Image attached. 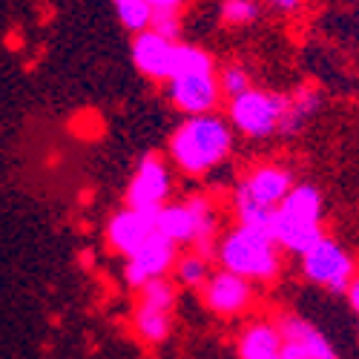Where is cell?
I'll return each mask as SVG.
<instances>
[{"instance_id": "obj_1", "label": "cell", "mask_w": 359, "mask_h": 359, "mask_svg": "<svg viewBox=\"0 0 359 359\" xmlns=\"http://www.w3.org/2000/svg\"><path fill=\"white\" fill-rule=\"evenodd\" d=\"M233 127L219 112L184 118L170 135V161L184 175H207L233 153Z\"/></svg>"}, {"instance_id": "obj_2", "label": "cell", "mask_w": 359, "mask_h": 359, "mask_svg": "<svg viewBox=\"0 0 359 359\" xmlns=\"http://www.w3.org/2000/svg\"><path fill=\"white\" fill-rule=\"evenodd\" d=\"M216 262L224 271L253 285H267L282 273V248L276 245L271 230L236 224L227 233H222Z\"/></svg>"}, {"instance_id": "obj_3", "label": "cell", "mask_w": 359, "mask_h": 359, "mask_svg": "<svg viewBox=\"0 0 359 359\" xmlns=\"http://www.w3.org/2000/svg\"><path fill=\"white\" fill-rule=\"evenodd\" d=\"M296 187L293 170L276 161H264L250 167L233 187V213L236 224H250L271 230V222L279 204Z\"/></svg>"}, {"instance_id": "obj_4", "label": "cell", "mask_w": 359, "mask_h": 359, "mask_svg": "<svg viewBox=\"0 0 359 359\" xmlns=\"http://www.w3.org/2000/svg\"><path fill=\"white\" fill-rule=\"evenodd\" d=\"M271 236L285 253L302 256L325 238V201L316 184L302 182L287 193L271 222Z\"/></svg>"}, {"instance_id": "obj_5", "label": "cell", "mask_w": 359, "mask_h": 359, "mask_svg": "<svg viewBox=\"0 0 359 359\" xmlns=\"http://www.w3.org/2000/svg\"><path fill=\"white\" fill-rule=\"evenodd\" d=\"M285 109H287V93L250 86L248 93L227 101V121L245 138L262 141V138L279 135Z\"/></svg>"}, {"instance_id": "obj_6", "label": "cell", "mask_w": 359, "mask_h": 359, "mask_svg": "<svg viewBox=\"0 0 359 359\" xmlns=\"http://www.w3.org/2000/svg\"><path fill=\"white\" fill-rule=\"evenodd\" d=\"M299 267H302V276L311 285L331 290V293H345L351 287V282L356 279L353 253L348 248H342L331 236H325L308 253L299 256Z\"/></svg>"}, {"instance_id": "obj_7", "label": "cell", "mask_w": 359, "mask_h": 359, "mask_svg": "<svg viewBox=\"0 0 359 359\" xmlns=\"http://www.w3.org/2000/svg\"><path fill=\"white\" fill-rule=\"evenodd\" d=\"M170 196H172V170H170V161L158 153H147L130 184H127V207H135V210H147V213H158L164 204H170Z\"/></svg>"}, {"instance_id": "obj_8", "label": "cell", "mask_w": 359, "mask_h": 359, "mask_svg": "<svg viewBox=\"0 0 359 359\" xmlns=\"http://www.w3.org/2000/svg\"><path fill=\"white\" fill-rule=\"evenodd\" d=\"M164 93L167 101L184 112L187 118L193 115H210L216 112L222 95V86H219V72H196V75H178L170 83H164Z\"/></svg>"}, {"instance_id": "obj_9", "label": "cell", "mask_w": 359, "mask_h": 359, "mask_svg": "<svg viewBox=\"0 0 359 359\" xmlns=\"http://www.w3.org/2000/svg\"><path fill=\"white\" fill-rule=\"evenodd\" d=\"M201 302L216 316H227V319L242 316L256 302V285L224 271V267H219V271L210 273L207 285L201 287Z\"/></svg>"}, {"instance_id": "obj_10", "label": "cell", "mask_w": 359, "mask_h": 359, "mask_svg": "<svg viewBox=\"0 0 359 359\" xmlns=\"http://www.w3.org/2000/svg\"><path fill=\"white\" fill-rule=\"evenodd\" d=\"M175 262H178V245H172L170 238H164L161 233H153L127 259L124 279H127L130 287L141 290L147 282H153V279H167V273L175 271Z\"/></svg>"}, {"instance_id": "obj_11", "label": "cell", "mask_w": 359, "mask_h": 359, "mask_svg": "<svg viewBox=\"0 0 359 359\" xmlns=\"http://www.w3.org/2000/svg\"><path fill=\"white\" fill-rule=\"evenodd\" d=\"M133 64L135 69L156 81V83H170L172 75H175V52H178V41H170V38H161L156 32H138L133 35Z\"/></svg>"}, {"instance_id": "obj_12", "label": "cell", "mask_w": 359, "mask_h": 359, "mask_svg": "<svg viewBox=\"0 0 359 359\" xmlns=\"http://www.w3.org/2000/svg\"><path fill=\"white\" fill-rule=\"evenodd\" d=\"M153 233H156V213L135 210V207L124 204L121 210H115L107 222V245L118 256L130 259Z\"/></svg>"}, {"instance_id": "obj_13", "label": "cell", "mask_w": 359, "mask_h": 359, "mask_svg": "<svg viewBox=\"0 0 359 359\" xmlns=\"http://www.w3.org/2000/svg\"><path fill=\"white\" fill-rule=\"evenodd\" d=\"M285 339L276 319H256L245 325V331L236 339V356L238 359H276Z\"/></svg>"}, {"instance_id": "obj_14", "label": "cell", "mask_w": 359, "mask_h": 359, "mask_svg": "<svg viewBox=\"0 0 359 359\" xmlns=\"http://www.w3.org/2000/svg\"><path fill=\"white\" fill-rule=\"evenodd\" d=\"M276 322H279L282 339L302 345L311 353V359H339L334 342L327 339L313 322L302 319L299 313H282V316H276Z\"/></svg>"}, {"instance_id": "obj_15", "label": "cell", "mask_w": 359, "mask_h": 359, "mask_svg": "<svg viewBox=\"0 0 359 359\" xmlns=\"http://www.w3.org/2000/svg\"><path fill=\"white\" fill-rule=\"evenodd\" d=\"M156 233H161L164 238H170L172 245H190L196 242V213L193 207L184 201H170L156 213Z\"/></svg>"}, {"instance_id": "obj_16", "label": "cell", "mask_w": 359, "mask_h": 359, "mask_svg": "<svg viewBox=\"0 0 359 359\" xmlns=\"http://www.w3.org/2000/svg\"><path fill=\"white\" fill-rule=\"evenodd\" d=\"M322 107V95L316 86H296L293 93H287V109L282 118V130L279 135H296L308 127V121L319 112Z\"/></svg>"}, {"instance_id": "obj_17", "label": "cell", "mask_w": 359, "mask_h": 359, "mask_svg": "<svg viewBox=\"0 0 359 359\" xmlns=\"http://www.w3.org/2000/svg\"><path fill=\"white\" fill-rule=\"evenodd\" d=\"M133 327H135V334H138L141 342L158 345V342H164L172 334V313L138 302V308L133 313Z\"/></svg>"}, {"instance_id": "obj_18", "label": "cell", "mask_w": 359, "mask_h": 359, "mask_svg": "<svg viewBox=\"0 0 359 359\" xmlns=\"http://www.w3.org/2000/svg\"><path fill=\"white\" fill-rule=\"evenodd\" d=\"M175 282L182 285V287H190V290H201L207 285V279H210V259H204L198 253H184V256H178L175 262Z\"/></svg>"}, {"instance_id": "obj_19", "label": "cell", "mask_w": 359, "mask_h": 359, "mask_svg": "<svg viewBox=\"0 0 359 359\" xmlns=\"http://www.w3.org/2000/svg\"><path fill=\"white\" fill-rule=\"evenodd\" d=\"M112 4H115V12H118L121 26L130 29L133 35L147 32V29H149V20H153V6H149L147 0H112Z\"/></svg>"}, {"instance_id": "obj_20", "label": "cell", "mask_w": 359, "mask_h": 359, "mask_svg": "<svg viewBox=\"0 0 359 359\" xmlns=\"http://www.w3.org/2000/svg\"><path fill=\"white\" fill-rule=\"evenodd\" d=\"M175 282L170 279H153V282H147L141 290H138V302L141 305H149V308H158V311H170L175 308Z\"/></svg>"}, {"instance_id": "obj_21", "label": "cell", "mask_w": 359, "mask_h": 359, "mask_svg": "<svg viewBox=\"0 0 359 359\" xmlns=\"http://www.w3.org/2000/svg\"><path fill=\"white\" fill-rule=\"evenodd\" d=\"M219 86H222V95L230 101V98H238L242 93L253 86L250 83V72L242 67V64H227L219 69Z\"/></svg>"}, {"instance_id": "obj_22", "label": "cell", "mask_w": 359, "mask_h": 359, "mask_svg": "<svg viewBox=\"0 0 359 359\" xmlns=\"http://www.w3.org/2000/svg\"><path fill=\"white\" fill-rule=\"evenodd\" d=\"M259 18L256 0H224L222 4V20L227 26H248Z\"/></svg>"}, {"instance_id": "obj_23", "label": "cell", "mask_w": 359, "mask_h": 359, "mask_svg": "<svg viewBox=\"0 0 359 359\" xmlns=\"http://www.w3.org/2000/svg\"><path fill=\"white\" fill-rule=\"evenodd\" d=\"M149 32L170 38V41H178V35H182V12H153Z\"/></svg>"}, {"instance_id": "obj_24", "label": "cell", "mask_w": 359, "mask_h": 359, "mask_svg": "<svg viewBox=\"0 0 359 359\" xmlns=\"http://www.w3.org/2000/svg\"><path fill=\"white\" fill-rule=\"evenodd\" d=\"M276 359H311V353L302 345H296V342H285L282 351L276 353Z\"/></svg>"}, {"instance_id": "obj_25", "label": "cell", "mask_w": 359, "mask_h": 359, "mask_svg": "<svg viewBox=\"0 0 359 359\" xmlns=\"http://www.w3.org/2000/svg\"><path fill=\"white\" fill-rule=\"evenodd\" d=\"M264 4L279 15H293L299 6H302V0H264Z\"/></svg>"}, {"instance_id": "obj_26", "label": "cell", "mask_w": 359, "mask_h": 359, "mask_svg": "<svg viewBox=\"0 0 359 359\" xmlns=\"http://www.w3.org/2000/svg\"><path fill=\"white\" fill-rule=\"evenodd\" d=\"M147 4L153 6V12H182L187 0H147Z\"/></svg>"}, {"instance_id": "obj_27", "label": "cell", "mask_w": 359, "mask_h": 359, "mask_svg": "<svg viewBox=\"0 0 359 359\" xmlns=\"http://www.w3.org/2000/svg\"><path fill=\"white\" fill-rule=\"evenodd\" d=\"M345 299H348V305L353 308V313H359V273H356V279L351 282V287L345 290Z\"/></svg>"}]
</instances>
